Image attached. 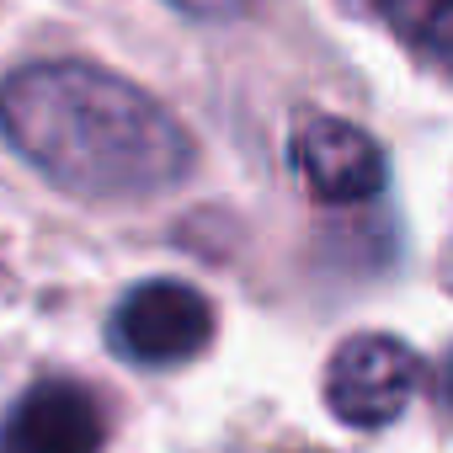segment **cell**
<instances>
[{
  "label": "cell",
  "mask_w": 453,
  "mask_h": 453,
  "mask_svg": "<svg viewBox=\"0 0 453 453\" xmlns=\"http://www.w3.org/2000/svg\"><path fill=\"white\" fill-rule=\"evenodd\" d=\"M400 43L453 70V0H373Z\"/></svg>",
  "instance_id": "8992f818"
},
{
  "label": "cell",
  "mask_w": 453,
  "mask_h": 453,
  "mask_svg": "<svg viewBox=\"0 0 453 453\" xmlns=\"http://www.w3.org/2000/svg\"><path fill=\"white\" fill-rule=\"evenodd\" d=\"M6 139L65 192L91 203H134L192 171V139L134 81L59 59L27 65L0 86Z\"/></svg>",
  "instance_id": "6da1fadb"
},
{
  "label": "cell",
  "mask_w": 453,
  "mask_h": 453,
  "mask_svg": "<svg viewBox=\"0 0 453 453\" xmlns=\"http://www.w3.org/2000/svg\"><path fill=\"white\" fill-rule=\"evenodd\" d=\"M442 395H448V405H453V352H448V363H442Z\"/></svg>",
  "instance_id": "ba28073f"
},
{
  "label": "cell",
  "mask_w": 453,
  "mask_h": 453,
  "mask_svg": "<svg viewBox=\"0 0 453 453\" xmlns=\"http://www.w3.org/2000/svg\"><path fill=\"white\" fill-rule=\"evenodd\" d=\"M0 453H102L96 395L70 379L33 384L0 426Z\"/></svg>",
  "instance_id": "5b68a950"
},
{
  "label": "cell",
  "mask_w": 453,
  "mask_h": 453,
  "mask_svg": "<svg viewBox=\"0 0 453 453\" xmlns=\"http://www.w3.org/2000/svg\"><path fill=\"white\" fill-rule=\"evenodd\" d=\"M421 384V363L395 336H352L326 368V405L347 426H389Z\"/></svg>",
  "instance_id": "3957f363"
},
{
  "label": "cell",
  "mask_w": 453,
  "mask_h": 453,
  "mask_svg": "<svg viewBox=\"0 0 453 453\" xmlns=\"http://www.w3.org/2000/svg\"><path fill=\"white\" fill-rule=\"evenodd\" d=\"M294 171L320 203H368L384 187L389 160L357 123L310 118L294 134Z\"/></svg>",
  "instance_id": "277c9868"
},
{
  "label": "cell",
  "mask_w": 453,
  "mask_h": 453,
  "mask_svg": "<svg viewBox=\"0 0 453 453\" xmlns=\"http://www.w3.org/2000/svg\"><path fill=\"white\" fill-rule=\"evenodd\" d=\"M171 6H181L192 17H230V12H241V0H171Z\"/></svg>",
  "instance_id": "52a82bcc"
},
{
  "label": "cell",
  "mask_w": 453,
  "mask_h": 453,
  "mask_svg": "<svg viewBox=\"0 0 453 453\" xmlns=\"http://www.w3.org/2000/svg\"><path fill=\"white\" fill-rule=\"evenodd\" d=\"M213 336V310L197 288L155 278L139 283L118 310H112V347L144 368H171L187 363L208 347Z\"/></svg>",
  "instance_id": "7a4b0ae2"
}]
</instances>
